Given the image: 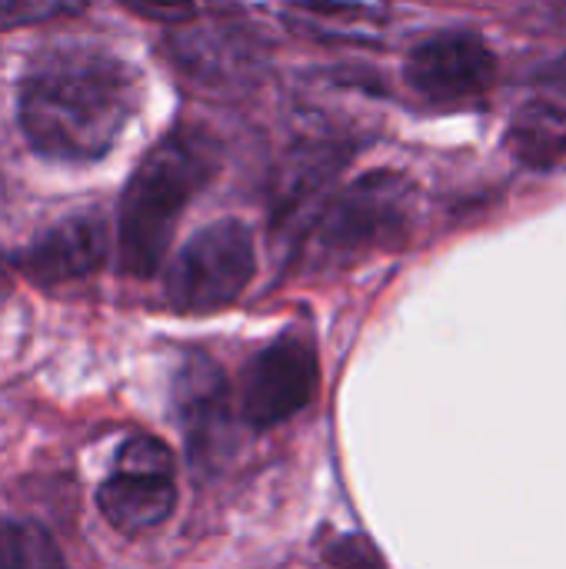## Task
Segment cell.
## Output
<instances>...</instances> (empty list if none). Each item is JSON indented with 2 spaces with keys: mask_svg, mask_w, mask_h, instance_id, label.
<instances>
[{
  "mask_svg": "<svg viewBox=\"0 0 566 569\" xmlns=\"http://www.w3.org/2000/svg\"><path fill=\"white\" fill-rule=\"evenodd\" d=\"M140 73L107 47H40L17 83V120L30 150L53 163H93L140 110Z\"/></svg>",
  "mask_w": 566,
  "mask_h": 569,
  "instance_id": "6da1fadb",
  "label": "cell"
},
{
  "mask_svg": "<svg viewBox=\"0 0 566 569\" xmlns=\"http://www.w3.org/2000/svg\"><path fill=\"white\" fill-rule=\"evenodd\" d=\"M214 147L190 130L167 133L130 173L117 213V260L127 277H153L187 203L214 177Z\"/></svg>",
  "mask_w": 566,
  "mask_h": 569,
  "instance_id": "7a4b0ae2",
  "label": "cell"
},
{
  "mask_svg": "<svg viewBox=\"0 0 566 569\" xmlns=\"http://www.w3.org/2000/svg\"><path fill=\"white\" fill-rule=\"evenodd\" d=\"M257 273V243L244 220H217L197 230L170 260L163 287L180 313H214L230 307Z\"/></svg>",
  "mask_w": 566,
  "mask_h": 569,
  "instance_id": "3957f363",
  "label": "cell"
},
{
  "mask_svg": "<svg viewBox=\"0 0 566 569\" xmlns=\"http://www.w3.org/2000/svg\"><path fill=\"white\" fill-rule=\"evenodd\" d=\"M410 183L390 170L354 180L324 213L314 250L324 260H357L364 253L394 247L404 240L410 223Z\"/></svg>",
  "mask_w": 566,
  "mask_h": 569,
  "instance_id": "277c9868",
  "label": "cell"
},
{
  "mask_svg": "<svg viewBox=\"0 0 566 569\" xmlns=\"http://www.w3.org/2000/svg\"><path fill=\"white\" fill-rule=\"evenodd\" d=\"M103 520L120 533H147L177 507L173 453L150 433H133L113 457V473L97 487Z\"/></svg>",
  "mask_w": 566,
  "mask_h": 569,
  "instance_id": "5b68a950",
  "label": "cell"
},
{
  "mask_svg": "<svg viewBox=\"0 0 566 569\" xmlns=\"http://www.w3.org/2000/svg\"><path fill=\"white\" fill-rule=\"evenodd\" d=\"M317 387H320L317 350L307 337L290 330L250 357L240 387L244 420L254 430L280 427L284 420L310 407Z\"/></svg>",
  "mask_w": 566,
  "mask_h": 569,
  "instance_id": "8992f818",
  "label": "cell"
},
{
  "mask_svg": "<svg viewBox=\"0 0 566 569\" xmlns=\"http://www.w3.org/2000/svg\"><path fill=\"white\" fill-rule=\"evenodd\" d=\"M404 80L430 103H470L494 87L497 57L477 33L444 30L410 50Z\"/></svg>",
  "mask_w": 566,
  "mask_h": 569,
  "instance_id": "52a82bcc",
  "label": "cell"
},
{
  "mask_svg": "<svg viewBox=\"0 0 566 569\" xmlns=\"http://www.w3.org/2000/svg\"><path fill=\"white\" fill-rule=\"evenodd\" d=\"M110 253V227L100 210H80L53 227H47L33 243L17 257L20 273L40 287L80 280L103 267Z\"/></svg>",
  "mask_w": 566,
  "mask_h": 569,
  "instance_id": "ba28073f",
  "label": "cell"
},
{
  "mask_svg": "<svg viewBox=\"0 0 566 569\" xmlns=\"http://www.w3.org/2000/svg\"><path fill=\"white\" fill-rule=\"evenodd\" d=\"M173 403L183 420L187 440L200 447L203 437L220 430L217 423H224L227 417V383L220 377V367H214L207 357H187L173 383Z\"/></svg>",
  "mask_w": 566,
  "mask_h": 569,
  "instance_id": "9c48e42d",
  "label": "cell"
},
{
  "mask_svg": "<svg viewBox=\"0 0 566 569\" xmlns=\"http://www.w3.org/2000/svg\"><path fill=\"white\" fill-rule=\"evenodd\" d=\"M0 569H67V560L40 523L0 517Z\"/></svg>",
  "mask_w": 566,
  "mask_h": 569,
  "instance_id": "30bf717a",
  "label": "cell"
},
{
  "mask_svg": "<svg viewBox=\"0 0 566 569\" xmlns=\"http://www.w3.org/2000/svg\"><path fill=\"white\" fill-rule=\"evenodd\" d=\"M77 10H80L77 3H57V0H0V30L70 17Z\"/></svg>",
  "mask_w": 566,
  "mask_h": 569,
  "instance_id": "8fae6325",
  "label": "cell"
}]
</instances>
